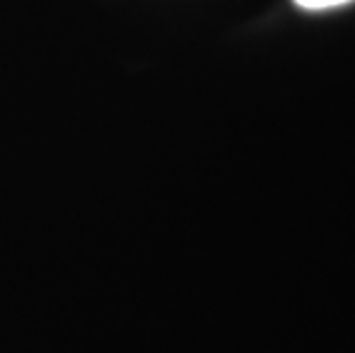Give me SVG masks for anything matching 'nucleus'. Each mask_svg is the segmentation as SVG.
<instances>
[{"instance_id":"f257e3e1","label":"nucleus","mask_w":355,"mask_h":353,"mask_svg":"<svg viewBox=\"0 0 355 353\" xmlns=\"http://www.w3.org/2000/svg\"><path fill=\"white\" fill-rule=\"evenodd\" d=\"M298 7L309 12H319V10H330V7H339L346 3H353V0H293Z\"/></svg>"}]
</instances>
